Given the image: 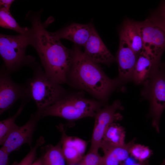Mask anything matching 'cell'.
<instances>
[{"label":"cell","mask_w":165,"mask_h":165,"mask_svg":"<svg viewBox=\"0 0 165 165\" xmlns=\"http://www.w3.org/2000/svg\"><path fill=\"white\" fill-rule=\"evenodd\" d=\"M150 18L158 23L165 29V0L160 2L152 13Z\"/></svg>","instance_id":"obj_25"},{"label":"cell","mask_w":165,"mask_h":165,"mask_svg":"<svg viewBox=\"0 0 165 165\" xmlns=\"http://www.w3.org/2000/svg\"><path fill=\"white\" fill-rule=\"evenodd\" d=\"M29 14L27 16L32 24L30 45L38 54L44 72L57 83H67L74 58L73 49L65 47L54 32L46 30V25L41 21L40 13Z\"/></svg>","instance_id":"obj_1"},{"label":"cell","mask_w":165,"mask_h":165,"mask_svg":"<svg viewBox=\"0 0 165 165\" xmlns=\"http://www.w3.org/2000/svg\"><path fill=\"white\" fill-rule=\"evenodd\" d=\"M74 56L67 83L88 92L104 104L112 93L121 86L116 78L107 76L98 64L87 58L74 45Z\"/></svg>","instance_id":"obj_2"},{"label":"cell","mask_w":165,"mask_h":165,"mask_svg":"<svg viewBox=\"0 0 165 165\" xmlns=\"http://www.w3.org/2000/svg\"><path fill=\"white\" fill-rule=\"evenodd\" d=\"M123 108L120 101L116 100L111 105H105L97 112L94 117L89 151L98 152L103 135L107 128L112 123L122 119V116L119 111Z\"/></svg>","instance_id":"obj_7"},{"label":"cell","mask_w":165,"mask_h":165,"mask_svg":"<svg viewBox=\"0 0 165 165\" xmlns=\"http://www.w3.org/2000/svg\"><path fill=\"white\" fill-rule=\"evenodd\" d=\"M143 84L141 94L149 102V115L152 125L159 132L160 120L165 108V63L161 62L157 69Z\"/></svg>","instance_id":"obj_6"},{"label":"cell","mask_w":165,"mask_h":165,"mask_svg":"<svg viewBox=\"0 0 165 165\" xmlns=\"http://www.w3.org/2000/svg\"><path fill=\"white\" fill-rule=\"evenodd\" d=\"M31 165H42L41 157L35 160Z\"/></svg>","instance_id":"obj_28"},{"label":"cell","mask_w":165,"mask_h":165,"mask_svg":"<svg viewBox=\"0 0 165 165\" xmlns=\"http://www.w3.org/2000/svg\"><path fill=\"white\" fill-rule=\"evenodd\" d=\"M131 165H149L148 162L145 160L143 162H139L138 163H134Z\"/></svg>","instance_id":"obj_29"},{"label":"cell","mask_w":165,"mask_h":165,"mask_svg":"<svg viewBox=\"0 0 165 165\" xmlns=\"http://www.w3.org/2000/svg\"><path fill=\"white\" fill-rule=\"evenodd\" d=\"M119 33L123 35L133 51L139 56L144 47L138 21L128 18L125 19L119 28Z\"/></svg>","instance_id":"obj_16"},{"label":"cell","mask_w":165,"mask_h":165,"mask_svg":"<svg viewBox=\"0 0 165 165\" xmlns=\"http://www.w3.org/2000/svg\"><path fill=\"white\" fill-rule=\"evenodd\" d=\"M75 165H80L79 163Z\"/></svg>","instance_id":"obj_31"},{"label":"cell","mask_w":165,"mask_h":165,"mask_svg":"<svg viewBox=\"0 0 165 165\" xmlns=\"http://www.w3.org/2000/svg\"><path fill=\"white\" fill-rule=\"evenodd\" d=\"M57 128L62 134L60 141L67 165H75L78 163L84 156L86 142L79 138L67 135L63 124H59Z\"/></svg>","instance_id":"obj_12"},{"label":"cell","mask_w":165,"mask_h":165,"mask_svg":"<svg viewBox=\"0 0 165 165\" xmlns=\"http://www.w3.org/2000/svg\"><path fill=\"white\" fill-rule=\"evenodd\" d=\"M135 140L134 139L122 145L101 148L104 153L103 165H123L122 162L128 157L130 149L134 143Z\"/></svg>","instance_id":"obj_17"},{"label":"cell","mask_w":165,"mask_h":165,"mask_svg":"<svg viewBox=\"0 0 165 165\" xmlns=\"http://www.w3.org/2000/svg\"><path fill=\"white\" fill-rule=\"evenodd\" d=\"M94 27L91 23H73L54 33L60 39H67L75 45L84 47L90 36Z\"/></svg>","instance_id":"obj_14"},{"label":"cell","mask_w":165,"mask_h":165,"mask_svg":"<svg viewBox=\"0 0 165 165\" xmlns=\"http://www.w3.org/2000/svg\"><path fill=\"white\" fill-rule=\"evenodd\" d=\"M41 151L42 165H66L60 140L56 145L50 144L41 147Z\"/></svg>","instance_id":"obj_18"},{"label":"cell","mask_w":165,"mask_h":165,"mask_svg":"<svg viewBox=\"0 0 165 165\" xmlns=\"http://www.w3.org/2000/svg\"><path fill=\"white\" fill-rule=\"evenodd\" d=\"M105 105L98 100L85 98L82 94L67 92L55 103L40 112L42 118L54 116L71 121L94 117L97 112Z\"/></svg>","instance_id":"obj_3"},{"label":"cell","mask_w":165,"mask_h":165,"mask_svg":"<svg viewBox=\"0 0 165 165\" xmlns=\"http://www.w3.org/2000/svg\"><path fill=\"white\" fill-rule=\"evenodd\" d=\"M84 47L83 52L85 56L98 64L109 65L116 61V58L103 42L94 26Z\"/></svg>","instance_id":"obj_13"},{"label":"cell","mask_w":165,"mask_h":165,"mask_svg":"<svg viewBox=\"0 0 165 165\" xmlns=\"http://www.w3.org/2000/svg\"><path fill=\"white\" fill-rule=\"evenodd\" d=\"M161 165H165V160L163 161Z\"/></svg>","instance_id":"obj_30"},{"label":"cell","mask_w":165,"mask_h":165,"mask_svg":"<svg viewBox=\"0 0 165 165\" xmlns=\"http://www.w3.org/2000/svg\"><path fill=\"white\" fill-rule=\"evenodd\" d=\"M144 51L159 59L165 50V29L149 17L138 21Z\"/></svg>","instance_id":"obj_8"},{"label":"cell","mask_w":165,"mask_h":165,"mask_svg":"<svg viewBox=\"0 0 165 165\" xmlns=\"http://www.w3.org/2000/svg\"><path fill=\"white\" fill-rule=\"evenodd\" d=\"M119 45L116 61L118 66L119 75L116 78L120 86L132 80L135 67L139 57L132 49L120 33Z\"/></svg>","instance_id":"obj_11"},{"label":"cell","mask_w":165,"mask_h":165,"mask_svg":"<svg viewBox=\"0 0 165 165\" xmlns=\"http://www.w3.org/2000/svg\"><path fill=\"white\" fill-rule=\"evenodd\" d=\"M28 101H22L16 113L13 116L0 122V145L3 144L8 136L17 125L15 121L21 113L26 104Z\"/></svg>","instance_id":"obj_20"},{"label":"cell","mask_w":165,"mask_h":165,"mask_svg":"<svg viewBox=\"0 0 165 165\" xmlns=\"http://www.w3.org/2000/svg\"><path fill=\"white\" fill-rule=\"evenodd\" d=\"M45 142L44 138L40 136L37 140L35 145L31 147L29 152L20 162L18 163L15 161L11 165H31L35 160L38 148Z\"/></svg>","instance_id":"obj_22"},{"label":"cell","mask_w":165,"mask_h":165,"mask_svg":"<svg viewBox=\"0 0 165 165\" xmlns=\"http://www.w3.org/2000/svg\"><path fill=\"white\" fill-rule=\"evenodd\" d=\"M3 65L0 72V115L10 108L18 100L30 101L25 86L13 81Z\"/></svg>","instance_id":"obj_9"},{"label":"cell","mask_w":165,"mask_h":165,"mask_svg":"<svg viewBox=\"0 0 165 165\" xmlns=\"http://www.w3.org/2000/svg\"><path fill=\"white\" fill-rule=\"evenodd\" d=\"M14 1L13 0H0V7H3L10 9L12 4Z\"/></svg>","instance_id":"obj_27"},{"label":"cell","mask_w":165,"mask_h":165,"mask_svg":"<svg viewBox=\"0 0 165 165\" xmlns=\"http://www.w3.org/2000/svg\"><path fill=\"white\" fill-rule=\"evenodd\" d=\"M0 26L3 28L13 30L19 33H24L29 28L21 27L11 13L10 10L0 7Z\"/></svg>","instance_id":"obj_21"},{"label":"cell","mask_w":165,"mask_h":165,"mask_svg":"<svg viewBox=\"0 0 165 165\" xmlns=\"http://www.w3.org/2000/svg\"><path fill=\"white\" fill-rule=\"evenodd\" d=\"M30 28L25 32L16 35H0V54L6 71L11 74L24 66L32 69L38 64L35 58L26 54L27 46L30 45Z\"/></svg>","instance_id":"obj_4"},{"label":"cell","mask_w":165,"mask_h":165,"mask_svg":"<svg viewBox=\"0 0 165 165\" xmlns=\"http://www.w3.org/2000/svg\"><path fill=\"white\" fill-rule=\"evenodd\" d=\"M126 133L123 127L115 123H112L105 131L101 142L100 148L117 146L125 144Z\"/></svg>","instance_id":"obj_19"},{"label":"cell","mask_w":165,"mask_h":165,"mask_svg":"<svg viewBox=\"0 0 165 165\" xmlns=\"http://www.w3.org/2000/svg\"><path fill=\"white\" fill-rule=\"evenodd\" d=\"M33 75L25 85L28 96L35 103L37 110L42 111L53 105L67 92L51 80L41 65L38 64L32 68Z\"/></svg>","instance_id":"obj_5"},{"label":"cell","mask_w":165,"mask_h":165,"mask_svg":"<svg viewBox=\"0 0 165 165\" xmlns=\"http://www.w3.org/2000/svg\"><path fill=\"white\" fill-rule=\"evenodd\" d=\"M104 158L98 152L89 151L79 163L80 165H103Z\"/></svg>","instance_id":"obj_24"},{"label":"cell","mask_w":165,"mask_h":165,"mask_svg":"<svg viewBox=\"0 0 165 165\" xmlns=\"http://www.w3.org/2000/svg\"><path fill=\"white\" fill-rule=\"evenodd\" d=\"M42 118L37 110L31 115L28 121L21 126L17 125L7 137L2 147L9 153L18 150L24 145L31 147L33 136L39 120Z\"/></svg>","instance_id":"obj_10"},{"label":"cell","mask_w":165,"mask_h":165,"mask_svg":"<svg viewBox=\"0 0 165 165\" xmlns=\"http://www.w3.org/2000/svg\"><path fill=\"white\" fill-rule=\"evenodd\" d=\"M9 154L2 147L0 149V165H9Z\"/></svg>","instance_id":"obj_26"},{"label":"cell","mask_w":165,"mask_h":165,"mask_svg":"<svg viewBox=\"0 0 165 165\" xmlns=\"http://www.w3.org/2000/svg\"><path fill=\"white\" fill-rule=\"evenodd\" d=\"M161 62L160 59L143 50L138 59L132 80L136 84H143L157 69Z\"/></svg>","instance_id":"obj_15"},{"label":"cell","mask_w":165,"mask_h":165,"mask_svg":"<svg viewBox=\"0 0 165 165\" xmlns=\"http://www.w3.org/2000/svg\"><path fill=\"white\" fill-rule=\"evenodd\" d=\"M152 151L147 146L134 143L130 150V154L139 162L146 160L151 155Z\"/></svg>","instance_id":"obj_23"}]
</instances>
